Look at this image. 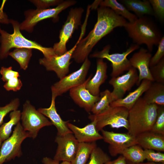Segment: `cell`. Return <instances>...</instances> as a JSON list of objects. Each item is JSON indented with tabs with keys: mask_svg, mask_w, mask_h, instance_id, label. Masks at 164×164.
Masks as SVG:
<instances>
[{
	"mask_svg": "<svg viewBox=\"0 0 164 164\" xmlns=\"http://www.w3.org/2000/svg\"><path fill=\"white\" fill-rule=\"evenodd\" d=\"M158 106L148 104L140 97L128 111V133L136 137L151 130L157 115Z\"/></svg>",
	"mask_w": 164,
	"mask_h": 164,
	"instance_id": "277c9868",
	"label": "cell"
},
{
	"mask_svg": "<svg viewBox=\"0 0 164 164\" xmlns=\"http://www.w3.org/2000/svg\"><path fill=\"white\" fill-rule=\"evenodd\" d=\"M164 56V37L162 36L158 45V49L153 56L152 57L149 67L156 64Z\"/></svg>",
	"mask_w": 164,
	"mask_h": 164,
	"instance_id": "8d00e7d4",
	"label": "cell"
},
{
	"mask_svg": "<svg viewBox=\"0 0 164 164\" xmlns=\"http://www.w3.org/2000/svg\"><path fill=\"white\" fill-rule=\"evenodd\" d=\"M32 54V49L21 48H16L10 52L9 55L17 62L21 69L25 70L28 67Z\"/></svg>",
	"mask_w": 164,
	"mask_h": 164,
	"instance_id": "f546056e",
	"label": "cell"
},
{
	"mask_svg": "<svg viewBox=\"0 0 164 164\" xmlns=\"http://www.w3.org/2000/svg\"><path fill=\"white\" fill-rule=\"evenodd\" d=\"M55 99L52 98L51 104L48 108H40L37 110L50 119L52 125H54L57 129V135H63L72 133L67 126V124L69 121L63 120L57 113L55 106Z\"/></svg>",
	"mask_w": 164,
	"mask_h": 164,
	"instance_id": "44dd1931",
	"label": "cell"
},
{
	"mask_svg": "<svg viewBox=\"0 0 164 164\" xmlns=\"http://www.w3.org/2000/svg\"><path fill=\"white\" fill-rule=\"evenodd\" d=\"M97 146L95 142L79 143L77 151L71 164H86L93 149Z\"/></svg>",
	"mask_w": 164,
	"mask_h": 164,
	"instance_id": "484cf974",
	"label": "cell"
},
{
	"mask_svg": "<svg viewBox=\"0 0 164 164\" xmlns=\"http://www.w3.org/2000/svg\"><path fill=\"white\" fill-rule=\"evenodd\" d=\"M135 138L137 144L144 150L164 151V135L150 130L138 135Z\"/></svg>",
	"mask_w": 164,
	"mask_h": 164,
	"instance_id": "d6986e66",
	"label": "cell"
},
{
	"mask_svg": "<svg viewBox=\"0 0 164 164\" xmlns=\"http://www.w3.org/2000/svg\"><path fill=\"white\" fill-rule=\"evenodd\" d=\"M2 140L0 138V149L1 145H2Z\"/></svg>",
	"mask_w": 164,
	"mask_h": 164,
	"instance_id": "7dc6e473",
	"label": "cell"
},
{
	"mask_svg": "<svg viewBox=\"0 0 164 164\" xmlns=\"http://www.w3.org/2000/svg\"><path fill=\"white\" fill-rule=\"evenodd\" d=\"M55 142L57 147L53 159L59 162H71L75 157L79 144L73 133L57 135Z\"/></svg>",
	"mask_w": 164,
	"mask_h": 164,
	"instance_id": "9a60e30c",
	"label": "cell"
},
{
	"mask_svg": "<svg viewBox=\"0 0 164 164\" xmlns=\"http://www.w3.org/2000/svg\"><path fill=\"white\" fill-rule=\"evenodd\" d=\"M92 76L91 74L84 83L69 90L70 96L74 103L88 113L91 111L92 107L99 97V95H92L86 88L87 82Z\"/></svg>",
	"mask_w": 164,
	"mask_h": 164,
	"instance_id": "e0dca14e",
	"label": "cell"
},
{
	"mask_svg": "<svg viewBox=\"0 0 164 164\" xmlns=\"http://www.w3.org/2000/svg\"><path fill=\"white\" fill-rule=\"evenodd\" d=\"M105 164H127V161L125 158L121 155L117 159L108 161Z\"/></svg>",
	"mask_w": 164,
	"mask_h": 164,
	"instance_id": "60d3db41",
	"label": "cell"
},
{
	"mask_svg": "<svg viewBox=\"0 0 164 164\" xmlns=\"http://www.w3.org/2000/svg\"><path fill=\"white\" fill-rule=\"evenodd\" d=\"M91 65V62L88 58L83 63L77 70L67 75L51 87L52 98L61 95L72 88L84 83Z\"/></svg>",
	"mask_w": 164,
	"mask_h": 164,
	"instance_id": "8fae6325",
	"label": "cell"
},
{
	"mask_svg": "<svg viewBox=\"0 0 164 164\" xmlns=\"http://www.w3.org/2000/svg\"><path fill=\"white\" fill-rule=\"evenodd\" d=\"M67 126L79 143H90L103 139V137L97 130L95 121H92L85 127L81 128L70 123Z\"/></svg>",
	"mask_w": 164,
	"mask_h": 164,
	"instance_id": "ac0fdd59",
	"label": "cell"
},
{
	"mask_svg": "<svg viewBox=\"0 0 164 164\" xmlns=\"http://www.w3.org/2000/svg\"><path fill=\"white\" fill-rule=\"evenodd\" d=\"M111 92L108 89L100 92L98 100L92 107L91 111L93 114H100L108 109L110 104L113 101Z\"/></svg>",
	"mask_w": 164,
	"mask_h": 164,
	"instance_id": "4316f807",
	"label": "cell"
},
{
	"mask_svg": "<svg viewBox=\"0 0 164 164\" xmlns=\"http://www.w3.org/2000/svg\"><path fill=\"white\" fill-rule=\"evenodd\" d=\"M101 131L104 141L109 145V152L112 156L121 155L126 148L137 144L135 137L128 132L117 133L103 129Z\"/></svg>",
	"mask_w": 164,
	"mask_h": 164,
	"instance_id": "4fadbf2b",
	"label": "cell"
},
{
	"mask_svg": "<svg viewBox=\"0 0 164 164\" xmlns=\"http://www.w3.org/2000/svg\"><path fill=\"white\" fill-rule=\"evenodd\" d=\"M152 82L148 80H142L138 87L134 91L130 92L124 98L112 102L110 104V106L112 107H123L129 111L148 89Z\"/></svg>",
	"mask_w": 164,
	"mask_h": 164,
	"instance_id": "7402d4cb",
	"label": "cell"
},
{
	"mask_svg": "<svg viewBox=\"0 0 164 164\" xmlns=\"http://www.w3.org/2000/svg\"><path fill=\"white\" fill-rule=\"evenodd\" d=\"M139 46L136 44H132L126 50L122 53H109L111 46L108 45L104 46L102 50L97 51L91 54V58L106 59L111 64L112 71L111 74L112 77L119 76L125 71H128L132 67L127 56L133 52L138 49Z\"/></svg>",
	"mask_w": 164,
	"mask_h": 164,
	"instance_id": "52a82bcc",
	"label": "cell"
},
{
	"mask_svg": "<svg viewBox=\"0 0 164 164\" xmlns=\"http://www.w3.org/2000/svg\"><path fill=\"white\" fill-rule=\"evenodd\" d=\"M149 69L154 81L164 84V57Z\"/></svg>",
	"mask_w": 164,
	"mask_h": 164,
	"instance_id": "1f68e13d",
	"label": "cell"
},
{
	"mask_svg": "<svg viewBox=\"0 0 164 164\" xmlns=\"http://www.w3.org/2000/svg\"><path fill=\"white\" fill-rule=\"evenodd\" d=\"M142 98L148 104L164 106V84L152 82Z\"/></svg>",
	"mask_w": 164,
	"mask_h": 164,
	"instance_id": "cb8c5ba5",
	"label": "cell"
},
{
	"mask_svg": "<svg viewBox=\"0 0 164 164\" xmlns=\"http://www.w3.org/2000/svg\"><path fill=\"white\" fill-rule=\"evenodd\" d=\"M21 119L23 129L29 133L30 138L33 139L36 138L41 128L53 125L50 121L36 110L28 100L23 105Z\"/></svg>",
	"mask_w": 164,
	"mask_h": 164,
	"instance_id": "30bf717a",
	"label": "cell"
},
{
	"mask_svg": "<svg viewBox=\"0 0 164 164\" xmlns=\"http://www.w3.org/2000/svg\"><path fill=\"white\" fill-rule=\"evenodd\" d=\"M107 63L103 59L98 58L97 61L96 70L94 76L87 82L86 89L92 95L99 96L100 87L103 84L108 77Z\"/></svg>",
	"mask_w": 164,
	"mask_h": 164,
	"instance_id": "ffe728a7",
	"label": "cell"
},
{
	"mask_svg": "<svg viewBox=\"0 0 164 164\" xmlns=\"http://www.w3.org/2000/svg\"><path fill=\"white\" fill-rule=\"evenodd\" d=\"M22 84L21 80L18 77H14L6 82L4 87L7 91H16L20 89Z\"/></svg>",
	"mask_w": 164,
	"mask_h": 164,
	"instance_id": "ab89813d",
	"label": "cell"
},
{
	"mask_svg": "<svg viewBox=\"0 0 164 164\" xmlns=\"http://www.w3.org/2000/svg\"><path fill=\"white\" fill-rule=\"evenodd\" d=\"M145 159L148 162L164 164V154L151 149H144Z\"/></svg>",
	"mask_w": 164,
	"mask_h": 164,
	"instance_id": "d590c367",
	"label": "cell"
},
{
	"mask_svg": "<svg viewBox=\"0 0 164 164\" xmlns=\"http://www.w3.org/2000/svg\"><path fill=\"white\" fill-rule=\"evenodd\" d=\"M42 162L44 164H60V162L46 157L43 158Z\"/></svg>",
	"mask_w": 164,
	"mask_h": 164,
	"instance_id": "b9f144b4",
	"label": "cell"
},
{
	"mask_svg": "<svg viewBox=\"0 0 164 164\" xmlns=\"http://www.w3.org/2000/svg\"><path fill=\"white\" fill-rule=\"evenodd\" d=\"M151 131L164 135V106H158L156 119Z\"/></svg>",
	"mask_w": 164,
	"mask_h": 164,
	"instance_id": "d6a6232c",
	"label": "cell"
},
{
	"mask_svg": "<svg viewBox=\"0 0 164 164\" xmlns=\"http://www.w3.org/2000/svg\"><path fill=\"white\" fill-rule=\"evenodd\" d=\"M36 7L37 9H48L50 6L58 5L63 1L60 0H30Z\"/></svg>",
	"mask_w": 164,
	"mask_h": 164,
	"instance_id": "74e56055",
	"label": "cell"
},
{
	"mask_svg": "<svg viewBox=\"0 0 164 164\" xmlns=\"http://www.w3.org/2000/svg\"><path fill=\"white\" fill-rule=\"evenodd\" d=\"M60 164H71L70 162L67 161H62V162L60 163Z\"/></svg>",
	"mask_w": 164,
	"mask_h": 164,
	"instance_id": "bcb514c9",
	"label": "cell"
},
{
	"mask_svg": "<svg viewBox=\"0 0 164 164\" xmlns=\"http://www.w3.org/2000/svg\"><path fill=\"white\" fill-rule=\"evenodd\" d=\"M84 11L81 7L70 9L67 20L60 31L59 41L54 43L53 47L56 55H61L67 51L66 44L75 30L80 25Z\"/></svg>",
	"mask_w": 164,
	"mask_h": 164,
	"instance_id": "ba28073f",
	"label": "cell"
},
{
	"mask_svg": "<svg viewBox=\"0 0 164 164\" xmlns=\"http://www.w3.org/2000/svg\"><path fill=\"white\" fill-rule=\"evenodd\" d=\"M101 1V0L95 1L92 4V5H90L91 9H97L98 6L99 5V4Z\"/></svg>",
	"mask_w": 164,
	"mask_h": 164,
	"instance_id": "ee69618b",
	"label": "cell"
},
{
	"mask_svg": "<svg viewBox=\"0 0 164 164\" xmlns=\"http://www.w3.org/2000/svg\"><path fill=\"white\" fill-rule=\"evenodd\" d=\"M128 110L121 107H110L103 113L98 115L91 114L88 118L96 123V129L98 132L107 125L112 128H128Z\"/></svg>",
	"mask_w": 164,
	"mask_h": 164,
	"instance_id": "8992f818",
	"label": "cell"
},
{
	"mask_svg": "<svg viewBox=\"0 0 164 164\" xmlns=\"http://www.w3.org/2000/svg\"><path fill=\"white\" fill-rule=\"evenodd\" d=\"M9 20L5 13L2 11V9H0V22L7 24L9 23Z\"/></svg>",
	"mask_w": 164,
	"mask_h": 164,
	"instance_id": "7bdbcfd3",
	"label": "cell"
},
{
	"mask_svg": "<svg viewBox=\"0 0 164 164\" xmlns=\"http://www.w3.org/2000/svg\"><path fill=\"white\" fill-rule=\"evenodd\" d=\"M0 73L2 75V80L5 82L8 81L14 77H19L20 75L19 72L12 70V67H2L0 70Z\"/></svg>",
	"mask_w": 164,
	"mask_h": 164,
	"instance_id": "f35d334b",
	"label": "cell"
},
{
	"mask_svg": "<svg viewBox=\"0 0 164 164\" xmlns=\"http://www.w3.org/2000/svg\"><path fill=\"white\" fill-rule=\"evenodd\" d=\"M13 27L14 32L9 34L1 29L0 27V58L3 59L9 55L10 50L12 48H27L39 50L48 58L56 55L53 48L42 46L37 42L28 39L22 34L20 29V23L17 21L10 19Z\"/></svg>",
	"mask_w": 164,
	"mask_h": 164,
	"instance_id": "3957f363",
	"label": "cell"
},
{
	"mask_svg": "<svg viewBox=\"0 0 164 164\" xmlns=\"http://www.w3.org/2000/svg\"><path fill=\"white\" fill-rule=\"evenodd\" d=\"M123 27L134 44H145L151 53L162 37L158 26L148 15L138 18L132 22L127 21Z\"/></svg>",
	"mask_w": 164,
	"mask_h": 164,
	"instance_id": "7a4b0ae2",
	"label": "cell"
},
{
	"mask_svg": "<svg viewBox=\"0 0 164 164\" xmlns=\"http://www.w3.org/2000/svg\"><path fill=\"white\" fill-rule=\"evenodd\" d=\"M77 2L73 0L63 1L56 7L43 9H29L25 11V19L20 24V30L32 32L34 26L39 22L52 18L55 22L58 21L59 14L62 11L74 5Z\"/></svg>",
	"mask_w": 164,
	"mask_h": 164,
	"instance_id": "5b68a950",
	"label": "cell"
},
{
	"mask_svg": "<svg viewBox=\"0 0 164 164\" xmlns=\"http://www.w3.org/2000/svg\"><path fill=\"white\" fill-rule=\"evenodd\" d=\"M152 54L147 50L142 47L135 53L129 60L132 67L137 69L138 79L136 84L139 85L144 79L154 82L149 69V63Z\"/></svg>",
	"mask_w": 164,
	"mask_h": 164,
	"instance_id": "2e32d148",
	"label": "cell"
},
{
	"mask_svg": "<svg viewBox=\"0 0 164 164\" xmlns=\"http://www.w3.org/2000/svg\"><path fill=\"white\" fill-rule=\"evenodd\" d=\"M20 105L19 99L15 98L4 107H0V126L3 124L4 117L10 112L17 110Z\"/></svg>",
	"mask_w": 164,
	"mask_h": 164,
	"instance_id": "e575fe53",
	"label": "cell"
},
{
	"mask_svg": "<svg viewBox=\"0 0 164 164\" xmlns=\"http://www.w3.org/2000/svg\"><path fill=\"white\" fill-rule=\"evenodd\" d=\"M128 11L134 12L138 18L145 15H153V12L149 0H120Z\"/></svg>",
	"mask_w": 164,
	"mask_h": 164,
	"instance_id": "603a6c76",
	"label": "cell"
},
{
	"mask_svg": "<svg viewBox=\"0 0 164 164\" xmlns=\"http://www.w3.org/2000/svg\"><path fill=\"white\" fill-rule=\"evenodd\" d=\"M121 155L127 161L133 163L142 162L145 159L144 150L138 144L126 148L123 152Z\"/></svg>",
	"mask_w": 164,
	"mask_h": 164,
	"instance_id": "f1b7e54d",
	"label": "cell"
},
{
	"mask_svg": "<svg viewBox=\"0 0 164 164\" xmlns=\"http://www.w3.org/2000/svg\"><path fill=\"white\" fill-rule=\"evenodd\" d=\"M99 5L111 9L116 14L127 19L130 22H134L138 18L124 5L116 0H101Z\"/></svg>",
	"mask_w": 164,
	"mask_h": 164,
	"instance_id": "d4e9b609",
	"label": "cell"
},
{
	"mask_svg": "<svg viewBox=\"0 0 164 164\" xmlns=\"http://www.w3.org/2000/svg\"><path fill=\"white\" fill-rule=\"evenodd\" d=\"M89 158V161L86 164H105L111 159L107 153L97 146L93 149Z\"/></svg>",
	"mask_w": 164,
	"mask_h": 164,
	"instance_id": "4dcf8cb0",
	"label": "cell"
},
{
	"mask_svg": "<svg viewBox=\"0 0 164 164\" xmlns=\"http://www.w3.org/2000/svg\"><path fill=\"white\" fill-rule=\"evenodd\" d=\"M127 164H163L161 163H156L149 162H145V163H143L142 162L139 163H132L131 162H130L127 160Z\"/></svg>",
	"mask_w": 164,
	"mask_h": 164,
	"instance_id": "f6af8a7d",
	"label": "cell"
},
{
	"mask_svg": "<svg viewBox=\"0 0 164 164\" xmlns=\"http://www.w3.org/2000/svg\"><path fill=\"white\" fill-rule=\"evenodd\" d=\"M97 20L93 29L78 44L72 55L77 63H83L93 47L103 37L117 27H123L127 22L111 9L100 6L97 8Z\"/></svg>",
	"mask_w": 164,
	"mask_h": 164,
	"instance_id": "6da1fadb",
	"label": "cell"
},
{
	"mask_svg": "<svg viewBox=\"0 0 164 164\" xmlns=\"http://www.w3.org/2000/svg\"><path fill=\"white\" fill-rule=\"evenodd\" d=\"M30 137L29 133L24 130L20 122L15 127L11 135L4 141L0 149V164L20 157L22 155L21 145L26 138Z\"/></svg>",
	"mask_w": 164,
	"mask_h": 164,
	"instance_id": "9c48e42d",
	"label": "cell"
},
{
	"mask_svg": "<svg viewBox=\"0 0 164 164\" xmlns=\"http://www.w3.org/2000/svg\"><path fill=\"white\" fill-rule=\"evenodd\" d=\"M21 116V112L20 110L12 111L9 114V121L3 123L0 126V138L2 142L10 136L13 127L19 122Z\"/></svg>",
	"mask_w": 164,
	"mask_h": 164,
	"instance_id": "83f0119b",
	"label": "cell"
},
{
	"mask_svg": "<svg viewBox=\"0 0 164 164\" xmlns=\"http://www.w3.org/2000/svg\"><path fill=\"white\" fill-rule=\"evenodd\" d=\"M138 79L137 70L132 67L124 74L112 77L109 83L113 87L111 94L114 101L123 98L126 92L137 84Z\"/></svg>",
	"mask_w": 164,
	"mask_h": 164,
	"instance_id": "5bb4252c",
	"label": "cell"
},
{
	"mask_svg": "<svg viewBox=\"0 0 164 164\" xmlns=\"http://www.w3.org/2000/svg\"><path fill=\"white\" fill-rule=\"evenodd\" d=\"M151 6L154 16L160 22L164 21V0H149Z\"/></svg>",
	"mask_w": 164,
	"mask_h": 164,
	"instance_id": "836d02e7",
	"label": "cell"
},
{
	"mask_svg": "<svg viewBox=\"0 0 164 164\" xmlns=\"http://www.w3.org/2000/svg\"><path fill=\"white\" fill-rule=\"evenodd\" d=\"M84 36L80 34V37L74 46L64 54L60 56L54 55L49 58L39 59V62L48 71H53L60 79L66 76L69 71L70 61L73 53L77 46Z\"/></svg>",
	"mask_w": 164,
	"mask_h": 164,
	"instance_id": "7c38bea8",
	"label": "cell"
}]
</instances>
